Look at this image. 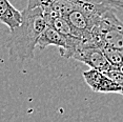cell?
<instances>
[{
  "label": "cell",
  "instance_id": "cell-5",
  "mask_svg": "<svg viewBox=\"0 0 123 122\" xmlns=\"http://www.w3.org/2000/svg\"><path fill=\"white\" fill-rule=\"evenodd\" d=\"M86 84L96 93L101 94H120L122 95L121 87L118 86L115 82L106 76L105 74L98 72L96 70L89 68L82 73Z\"/></svg>",
  "mask_w": 123,
  "mask_h": 122
},
{
  "label": "cell",
  "instance_id": "cell-3",
  "mask_svg": "<svg viewBox=\"0 0 123 122\" xmlns=\"http://www.w3.org/2000/svg\"><path fill=\"white\" fill-rule=\"evenodd\" d=\"M98 48L110 46L123 55V22L116 16V11L108 10L103 14L92 32Z\"/></svg>",
  "mask_w": 123,
  "mask_h": 122
},
{
  "label": "cell",
  "instance_id": "cell-1",
  "mask_svg": "<svg viewBox=\"0 0 123 122\" xmlns=\"http://www.w3.org/2000/svg\"><path fill=\"white\" fill-rule=\"evenodd\" d=\"M35 7H40L44 16L63 18L79 33L83 40L93 42L92 32L101 16L106 11L114 10L82 0H27L26 9Z\"/></svg>",
  "mask_w": 123,
  "mask_h": 122
},
{
  "label": "cell",
  "instance_id": "cell-7",
  "mask_svg": "<svg viewBox=\"0 0 123 122\" xmlns=\"http://www.w3.org/2000/svg\"><path fill=\"white\" fill-rule=\"evenodd\" d=\"M101 51L103 52L106 60L108 61V63L115 70H120V67L123 65V55L119 51L115 49H111L110 46H101Z\"/></svg>",
  "mask_w": 123,
  "mask_h": 122
},
{
  "label": "cell",
  "instance_id": "cell-8",
  "mask_svg": "<svg viewBox=\"0 0 123 122\" xmlns=\"http://www.w3.org/2000/svg\"><path fill=\"white\" fill-rule=\"evenodd\" d=\"M82 1L91 2V3L97 5H103V6H108L114 10H121L123 9V1L122 0H82Z\"/></svg>",
  "mask_w": 123,
  "mask_h": 122
},
{
  "label": "cell",
  "instance_id": "cell-2",
  "mask_svg": "<svg viewBox=\"0 0 123 122\" xmlns=\"http://www.w3.org/2000/svg\"><path fill=\"white\" fill-rule=\"evenodd\" d=\"M45 27L46 22L40 7H25L21 12L20 24L10 32L5 43L10 57L19 61L33 59L37 41Z\"/></svg>",
  "mask_w": 123,
  "mask_h": 122
},
{
  "label": "cell",
  "instance_id": "cell-4",
  "mask_svg": "<svg viewBox=\"0 0 123 122\" xmlns=\"http://www.w3.org/2000/svg\"><path fill=\"white\" fill-rule=\"evenodd\" d=\"M71 59L84 63L92 70H96L103 74L113 68L106 60L101 49L98 48L93 41H82V43L73 53Z\"/></svg>",
  "mask_w": 123,
  "mask_h": 122
},
{
  "label": "cell",
  "instance_id": "cell-6",
  "mask_svg": "<svg viewBox=\"0 0 123 122\" xmlns=\"http://www.w3.org/2000/svg\"><path fill=\"white\" fill-rule=\"evenodd\" d=\"M21 22V12L10 2L0 0V23L9 27L10 32L15 30Z\"/></svg>",
  "mask_w": 123,
  "mask_h": 122
},
{
  "label": "cell",
  "instance_id": "cell-9",
  "mask_svg": "<svg viewBox=\"0 0 123 122\" xmlns=\"http://www.w3.org/2000/svg\"><path fill=\"white\" fill-rule=\"evenodd\" d=\"M105 75L113 82L116 83L118 86L121 87V90H122V96H123V73H121L119 70L111 68V71H108L107 73H105Z\"/></svg>",
  "mask_w": 123,
  "mask_h": 122
}]
</instances>
